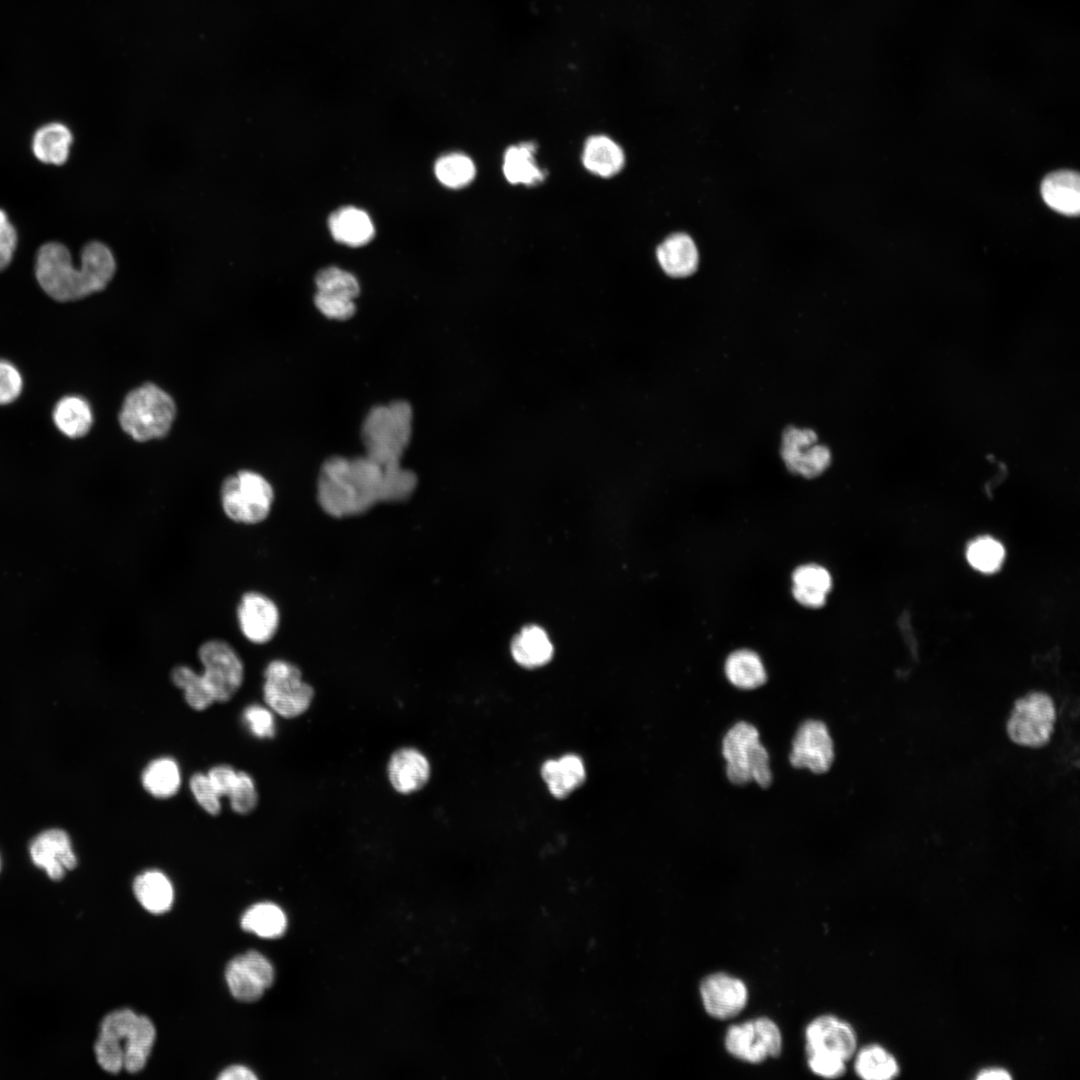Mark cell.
Listing matches in <instances>:
<instances>
[{"label":"cell","instance_id":"d4e9b609","mask_svg":"<svg viewBox=\"0 0 1080 1080\" xmlns=\"http://www.w3.org/2000/svg\"><path fill=\"white\" fill-rule=\"evenodd\" d=\"M792 580L793 596L800 604L811 608L825 604L826 594L832 587L831 576L825 568L815 564L800 566L793 572Z\"/></svg>","mask_w":1080,"mask_h":1080},{"label":"cell","instance_id":"8d00e7d4","mask_svg":"<svg viewBox=\"0 0 1080 1080\" xmlns=\"http://www.w3.org/2000/svg\"><path fill=\"white\" fill-rule=\"evenodd\" d=\"M434 170L438 180L453 189L468 185L476 173L473 161L461 153L442 156L437 160Z\"/></svg>","mask_w":1080,"mask_h":1080},{"label":"cell","instance_id":"60d3db41","mask_svg":"<svg viewBox=\"0 0 1080 1080\" xmlns=\"http://www.w3.org/2000/svg\"><path fill=\"white\" fill-rule=\"evenodd\" d=\"M243 719L254 736L258 738L274 737V717L268 709L260 705H250L244 710Z\"/></svg>","mask_w":1080,"mask_h":1080},{"label":"cell","instance_id":"ba28073f","mask_svg":"<svg viewBox=\"0 0 1080 1080\" xmlns=\"http://www.w3.org/2000/svg\"><path fill=\"white\" fill-rule=\"evenodd\" d=\"M264 677V700L276 713L285 718H295L309 708L314 691L302 680L297 666L276 659L266 666Z\"/></svg>","mask_w":1080,"mask_h":1080},{"label":"cell","instance_id":"d590c367","mask_svg":"<svg viewBox=\"0 0 1080 1080\" xmlns=\"http://www.w3.org/2000/svg\"><path fill=\"white\" fill-rule=\"evenodd\" d=\"M315 283L317 293L333 298L353 301L360 292L357 279L338 267L320 270L315 277Z\"/></svg>","mask_w":1080,"mask_h":1080},{"label":"cell","instance_id":"f6af8a7d","mask_svg":"<svg viewBox=\"0 0 1080 1080\" xmlns=\"http://www.w3.org/2000/svg\"><path fill=\"white\" fill-rule=\"evenodd\" d=\"M17 245V233L6 212L0 209V271L11 262Z\"/></svg>","mask_w":1080,"mask_h":1080},{"label":"cell","instance_id":"44dd1931","mask_svg":"<svg viewBox=\"0 0 1080 1080\" xmlns=\"http://www.w3.org/2000/svg\"><path fill=\"white\" fill-rule=\"evenodd\" d=\"M657 259L669 276L686 277L697 269L698 251L690 236L676 233L658 246Z\"/></svg>","mask_w":1080,"mask_h":1080},{"label":"cell","instance_id":"4dcf8cb0","mask_svg":"<svg viewBox=\"0 0 1080 1080\" xmlns=\"http://www.w3.org/2000/svg\"><path fill=\"white\" fill-rule=\"evenodd\" d=\"M725 673L728 680L741 689L760 687L767 680L760 657L747 649L737 650L728 656Z\"/></svg>","mask_w":1080,"mask_h":1080},{"label":"cell","instance_id":"1f68e13d","mask_svg":"<svg viewBox=\"0 0 1080 1080\" xmlns=\"http://www.w3.org/2000/svg\"><path fill=\"white\" fill-rule=\"evenodd\" d=\"M244 930L263 938L281 936L287 927V918L282 909L273 903H258L251 906L241 918Z\"/></svg>","mask_w":1080,"mask_h":1080},{"label":"cell","instance_id":"6da1fadb","mask_svg":"<svg viewBox=\"0 0 1080 1080\" xmlns=\"http://www.w3.org/2000/svg\"><path fill=\"white\" fill-rule=\"evenodd\" d=\"M417 485L415 473L387 468L368 456L327 459L319 473L317 498L330 516L341 518L366 512L378 502L403 501Z\"/></svg>","mask_w":1080,"mask_h":1080},{"label":"cell","instance_id":"7bdbcfd3","mask_svg":"<svg viewBox=\"0 0 1080 1080\" xmlns=\"http://www.w3.org/2000/svg\"><path fill=\"white\" fill-rule=\"evenodd\" d=\"M22 377L9 362L0 360V405L16 400L22 390Z\"/></svg>","mask_w":1080,"mask_h":1080},{"label":"cell","instance_id":"83f0119b","mask_svg":"<svg viewBox=\"0 0 1080 1080\" xmlns=\"http://www.w3.org/2000/svg\"><path fill=\"white\" fill-rule=\"evenodd\" d=\"M514 660L521 666L534 668L546 664L553 654V646L546 632L536 625L524 627L511 645Z\"/></svg>","mask_w":1080,"mask_h":1080},{"label":"cell","instance_id":"7402d4cb","mask_svg":"<svg viewBox=\"0 0 1080 1080\" xmlns=\"http://www.w3.org/2000/svg\"><path fill=\"white\" fill-rule=\"evenodd\" d=\"M328 226L336 241L352 247L367 244L375 233L368 214L355 207H343L332 213Z\"/></svg>","mask_w":1080,"mask_h":1080},{"label":"cell","instance_id":"b9f144b4","mask_svg":"<svg viewBox=\"0 0 1080 1080\" xmlns=\"http://www.w3.org/2000/svg\"><path fill=\"white\" fill-rule=\"evenodd\" d=\"M808 1066L810 1070L824 1078H838L845 1073V1060L836 1055L814 1052L808 1053Z\"/></svg>","mask_w":1080,"mask_h":1080},{"label":"cell","instance_id":"2e32d148","mask_svg":"<svg viewBox=\"0 0 1080 1080\" xmlns=\"http://www.w3.org/2000/svg\"><path fill=\"white\" fill-rule=\"evenodd\" d=\"M700 996L706 1012L717 1019L739 1014L748 1001V989L739 978L723 972L712 973L700 983Z\"/></svg>","mask_w":1080,"mask_h":1080},{"label":"cell","instance_id":"8fae6325","mask_svg":"<svg viewBox=\"0 0 1080 1080\" xmlns=\"http://www.w3.org/2000/svg\"><path fill=\"white\" fill-rule=\"evenodd\" d=\"M725 1048L733 1057L758 1064L777 1057L782 1050L778 1025L768 1017H757L731 1025L725 1035Z\"/></svg>","mask_w":1080,"mask_h":1080},{"label":"cell","instance_id":"52a82bcc","mask_svg":"<svg viewBox=\"0 0 1080 1080\" xmlns=\"http://www.w3.org/2000/svg\"><path fill=\"white\" fill-rule=\"evenodd\" d=\"M220 500L223 512L230 520L255 525L263 522L270 514L274 491L261 474L241 470L224 479Z\"/></svg>","mask_w":1080,"mask_h":1080},{"label":"cell","instance_id":"7c38bea8","mask_svg":"<svg viewBox=\"0 0 1080 1080\" xmlns=\"http://www.w3.org/2000/svg\"><path fill=\"white\" fill-rule=\"evenodd\" d=\"M781 456L792 473L806 478L819 476L831 462L830 450L817 444V435L813 430L792 426L783 432Z\"/></svg>","mask_w":1080,"mask_h":1080},{"label":"cell","instance_id":"30bf717a","mask_svg":"<svg viewBox=\"0 0 1080 1080\" xmlns=\"http://www.w3.org/2000/svg\"><path fill=\"white\" fill-rule=\"evenodd\" d=\"M203 665L200 674L215 701H228L241 687L244 666L236 650L226 641L211 639L198 649Z\"/></svg>","mask_w":1080,"mask_h":1080},{"label":"cell","instance_id":"d6986e66","mask_svg":"<svg viewBox=\"0 0 1080 1080\" xmlns=\"http://www.w3.org/2000/svg\"><path fill=\"white\" fill-rule=\"evenodd\" d=\"M430 776L427 758L414 748L395 751L388 763V777L396 791L409 794L420 790Z\"/></svg>","mask_w":1080,"mask_h":1080},{"label":"cell","instance_id":"f1b7e54d","mask_svg":"<svg viewBox=\"0 0 1080 1080\" xmlns=\"http://www.w3.org/2000/svg\"><path fill=\"white\" fill-rule=\"evenodd\" d=\"M534 143L526 142L509 147L504 154L503 173L511 184L535 185L544 180V172L537 166Z\"/></svg>","mask_w":1080,"mask_h":1080},{"label":"cell","instance_id":"74e56055","mask_svg":"<svg viewBox=\"0 0 1080 1080\" xmlns=\"http://www.w3.org/2000/svg\"><path fill=\"white\" fill-rule=\"evenodd\" d=\"M1004 548L991 537H980L970 543L967 549V560L972 567L984 572L992 573L1002 564Z\"/></svg>","mask_w":1080,"mask_h":1080},{"label":"cell","instance_id":"e0dca14e","mask_svg":"<svg viewBox=\"0 0 1080 1080\" xmlns=\"http://www.w3.org/2000/svg\"><path fill=\"white\" fill-rule=\"evenodd\" d=\"M805 1042L806 1054L828 1053L845 1061L854 1055L857 1046L856 1034L851 1025L833 1015H821L813 1019L805 1029Z\"/></svg>","mask_w":1080,"mask_h":1080},{"label":"cell","instance_id":"cb8c5ba5","mask_svg":"<svg viewBox=\"0 0 1080 1080\" xmlns=\"http://www.w3.org/2000/svg\"><path fill=\"white\" fill-rule=\"evenodd\" d=\"M541 775L550 793L561 799L583 783L585 768L581 758L567 754L559 759L546 761L541 768Z\"/></svg>","mask_w":1080,"mask_h":1080},{"label":"cell","instance_id":"3957f363","mask_svg":"<svg viewBox=\"0 0 1080 1080\" xmlns=\"http://www.w3.org/2000/svg\"><path fill=\"white\" fill-rule=\"evenodd\" d=\"M155 1036V1027L146 1016L130 1009L113 1011L100 1025L94 1048L97 1062L109 1073H118L122 1068L138 1072L147 1062Z\"/></svg>","mask_w":1080,"mask_h":1080},{"label":"cell","instance_id":"5bb4252c","mask_svg":"<svg viewBox=\"0 0 1080 1080\" xmlns=\"http://www.w3.org/2000/svg\"><path fill=\"white\" fill-rule=\"evenodd\" d=\"M833 758V742L826 725L818 720L805 721L794 736L790 763L820 774L829 770Z\"/></svg>","mask_w":1080,"mask_h":1080},{"label":"cell","instance_id":"f546056e","mask_svg":"<svg viewBox=\"0 0 1080 1080\" xmlns=\"http://www.w3.org/2000/svg\"><path fill=\"white\" fill-rule=\"evenodd\" d=\"M53 420L56 427L69 438H80L88 433L93 414L88 402L78 396L62 398L55 406Z\"/></svg>","mask_w":1080,"mask_h":1080},{"label":"cell","instance_id":"836d02e7","mask_svg":"<svg viewBox=\"0 0 1080 1080\" xmlns=\"http://www.w3.org/2000/svg\"><path fill=\"white\" fill-rule=\"evenodd\" d=\"M142 784L145 790L156 798L173 796L180 787L177 763L168 757L151 761L143 771Z\"/></svg>","mask_w":1080,"mask_h":1080},{"label":"cell","instance_id":"ab89813d","mask_svg":"<svg viewBox=\"0 0 1080 1080\" xmlns=\"http://www.w3.org/2000/svg\"><path fill=\"white\" fill-rule=\"evenodd\" d=\"M190 789L198 804L209 814L218 815L221 810L220 796L207 775L195 773L189 781Z\"/></svg>","mask_w":1080,"mask_h":1080},{"label":"cell","instance_id":"9c48e42d","mask_svg":"<svg viewBox=\"0 0 1080 1080\" xmlns=\"http://www.w3.org/2000/svg\"><path fill=\"white\" fill-rule=\"evenodd\" d=\"M1056 718L1054 702L1043 692H1033L1018 699L1007 723V732L1019 745L1038 748L1053 732Z\"/></svg>","mask_w":1080,"mask_h":1080},{"label":"cell","instance_id":"ac0fdd59","mask_svg":"<svg viewBox=\"0 0 1080 1080\" xmlns=\"http://www.w3.org/2000/svg\"><path fill=\"white\" fill-rule=\"evenodd\" d=\"M30 856L33 863L45 870L52 880H60L67 870L77 865L68 834L60 829L46 830L31 842Z\"/></svg>","mask_w":1080,"mask_h":1080},{"label":"cell","instance_id":"8992f818","mask_svg":"<svg viewBox=\"0 0 1080 1080\" xmlns=\"http://www.w3.org/2000/svg\"><path fill=\"white\" fill-rule=\"evenodd\" d=\"M722 743L726 774L732 783L740 785L753 780L763 788L771 784L768 752L754 726L744 721L736 723Z\"/></svg>","mask_w":1080,"mask_h":1080},{"label":"cell","instance_id":"4316f807","mask_svg":"<svg viewBox=\"0 0 1080 1080\" xmlns=\"http://www.w3.org/2000/svg\"><path fill=\"white\" fill-rule=\"evenodd\" d=\"M133 891L140 904L151 913L160 914L172 906V884L160 871L149 870L138 875L133 882Z\"/></svg>","mask_w":1080,"mask_h":1080},{"label":"cell","instance_id":"4fadbf2b","mask_svg":"<svg viewBox=\"0 0 1080 1080\" xmlns=\"http://www.w3.org/2000/svg\"><path fill=\"white\" fill-rule=\"evenodd\" d=\"M225 977L237 1000L252 1002L272 985L274 969L262 954L252 950L233 958L226 967Z\"/></svg>","mask_w":1080,"mask_h":1080},{"label":"cell","instance_id":"bcb514c9","mask_svg":"<svg viewBox=\"0 0 1080 1080\" xmlns=\"http://www.w3.org/2000/svg\"><path fill=\"white\" fill-rule=\"evenodd\" d=\"M207 777L219 796H229L236 783L237 772L228 765H218L209 770Z\"/></svg>","mask_w":1080,"mask_h":1080},{"label":"cell","instance_id":"ffe728a7","mask_svg":"<svg viewBox=\"0 0 1080 1080\" xmlns=\"http://www.w3.org/2000/svg\"><path fill=\"white\" fill-rule=\"evenodd\" d=\"M1041 194L1046 204L1061 214L1073 216L1080 211V180L1074 171L1059 170L1047 175Z\"/></svg>","mask_w":1080,"mask_h":1080},{"label":"cell","instance_id":"484cf974","mask_svg":"<svg viewBox=\"0 0 1080 1080\" xmlns=\"http://www.w3.org/2000/svg\"><path fill=\"white\" fill-rule=\"evenodd\" d=\"M72 141L73 136L67 126L52 122L40 127L34 133L32 150L39 161L62 165L68 159Z\"/></svg>","mask_w":1080,"mask_h":1080},{"label":"cell","instance_id":"c3c4849f","mask_svg":"<svg viewBox=\"0 0 1080 1080\" xmlns=\"http://www.w3.org/2000/svg\"><path fill=\"white\" fill-rule=\"evenodd\" d=\"M977 1079L981 1080H1007L1011 1079L1010 1073L1003 1068H988L980 1071Z\"/></svg>","mask_w":1080,"mask_h":1080},{"label":"cell","instance_id":"d6a6232c","mask_svg":"<svg viewBox=\"0 0 1080 1080\" xmlns=\"http://www.w3.org/2000/svg\"><path fill=\"white\" fill-rule=\"evenodd\" d=\"M855 1072L866 1080H889L899 1073L895 1057L880 1045L863 1047L856 1056Z\"/></svg>","mask_w":1080,"mask_h":1080},{"label":"cell","instance_id":"7a4b0ae2","mask_svg":"<svg viewBox=\"0 0 1080 1080\" xmlns=\"http://www.w3.org/2000/svg\"><path fill=\"white\" fill-rule=\"evenodd\" d=\"M116 261L104 243L91 241L81 252L80 268L73 265L67 247L58 242L42 245L36 256L35 275L53 299L74 301L103 290L113 278Z\"/></svg>","mask_w":1080,"mask_h":1080},{"label":"cell","instance_id":"603a6c76","mask_svg":"<svg viewBox=\"0 0 1080 1080\" xmlns=\"http://www.w3.org/2000/svg\"><path fill=\"white\" fill-rule=\"evenodd\" d=\"M582 162L589 172L608 178L622 170L625 155L622 148L612 139L604 135H595L585 142Z\"/></svg>","mask_w":1080,"mask_h":1080},{"label":"cell","instance_id":"277c9868","mask_svg":"<svg viewBox=\"0 0 1080 1080\" xmlns=\"http://www.w3.org/2000/svg\"><path fill=\"white\" fill-rule=\"evenodd\" d=\"M412 417L411 406L405 401L372 408L361 429L365 455L384 467H400L412 434Z\"/></svg>","mask_w":1080,"mask_h":1080},{"label":"cell","instance_id":"e575fe53","mask_svg":"<svg viewBox=\"0 0 1080 1080\" xmlns=\"http://www.w3.org/2000/svg\"><path fill=\"white\" fill-rule=\"evenodd\" d=\"M170 676L174 685L184 691L185 700L193 709L201 711L215 702L200 673L189 666L174 667Z\"/></svg>","mask_w":1080,"mask_h":1080},{"label":"cell","instance_id":"5b68a950","mask_svg":"<svg viewBox=\"0 0 1080 1080\" xmlns=\"http://www.w3.org/2000/svg\"><path fill=\"white\" fill-rule=\"evenodd\" d=\"M175 415L173 398L157 385L146 383L126 395L119 422L131 438L145 442L165 436Z\"/></svg>","mask_w":1080,"mask_h":1080},{"label":"cell","instance_id":"f35d334b","mask_svg":"<svg viewBox=\"0 0 1080 1080\" xmlns=\"http://www.w3.org/2000/svg\"><path fill=\"white\" fill-rule=\"evenodd\" d=\"M233 811L239 814L251 812L258 800L254 782L249 774L243 771L237 772L236 783L228 796Z\"/></svg>","mask_w":1080,"mask_h":1080},{"label":"cell","instance_id":"ee69618b","mask_svg":"<svg viewBox=\"0 0 1080 1080\" xmlns=\"http://www.w3.org/2000/svg\"><path fill=\"white\" fill-rule=\"evenodd\" d=\"M314 302L318 310L330 319L347 320L356 311L354 301L333 298L319 293L315 294Z\"/></svg>","mask_w":1080,"mask_h":1080},{"label":"cell","instance_id":"9a60e30c","mask_svg":"<svg viewBox=\"0 0 1080 1080\" xmlns=\"http://www.w3.org/2000/svg\"><path fill=\"white\" fill-rule=\"evenodd\" d=\"M241 633L254 644H265L275 636L280 613L275 602L263 593L249 591L242 595L237 607Z\"/></svg>","mask_w":1080,"mask_h":1080},{"label":"cell","instance_id":"7dc6e473","mask_svg":"<svg viewBox=\"0 0 1080 1080\" xmlns=\"http://www.w3.org/2000/svg\"><path fill=\"white\" fill-rule=\"evenodd\" d=\"M221 1080H255L257 1076L247 1067L242 1065L229 1066L218 1076Z\"/></svg>","mask_w":1080,"mask_h":1080}]
</instances>
